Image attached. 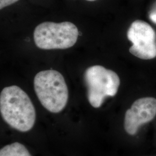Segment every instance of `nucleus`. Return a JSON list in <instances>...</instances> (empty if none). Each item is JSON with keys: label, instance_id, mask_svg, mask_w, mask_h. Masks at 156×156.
Masks as SVG:
<instances>
[{"label": "nucleus", "instance_id": "f257e3e1", "mask_svg": "<svg viewBox=\"0 0 156 156\" xmlns=\"http://www.w3.org/2000/svg\"><path fill=\"white\" fill-rule=\"evenodd\" d=\"M0 112L6 123L20 132L31 130L35 123L33 104L27 93L17 86L6 87L1 91Z\"/></svg>", "mask_w": 156, "mask_h": 156}, {"label": "nucleus", "instance_id": "f03ea898", "mask_svg": "<svg viewBox=\"0 0 156 156\" xmlns=\"http://www.w3.org/2000/svg\"><path fill=\"white\" fill-rule=\"evenodd\" d=\"M34 86L41 104L48 111L57 113L67 105L68 90L65 79L58 71L39 72L34 78Z\"/></svg>", "mask_w": 156, "mask_h": 156}, {"label": "nucleus", "instance_id": "7ed1b4c3", "mask_svg": "<svg viewBox=\"0 0 156 156\" xmlns=\"http://www.w3.org/2000/svg\"><path fill=\"white\" fill-rule=\"evenodd\" d=\"M78 35V28L73 23L46 22L35 28L34 39L41 49H66L76 44Z\"/></svg>", "mask_w": 156, "mask_h": 156}, {"label": "nucleus", "instance_id": "20e7f679", "mask_svg": "<svg viewBox=\"0 0 156 156\" xmlns=\"http://www.w3.org/2000/svg\"><path fill=\"white\" fill-rule=\"evenodd\" d=\"M84 79L90 104L95 108L102 105L108 97L117 94L120 80L117 73L101 66H93L86 70Z\"/></svg>", "mask_w": 156, "mask_h": 156}, {"label": "nucleus", "instance_id": "39448f33", "mask_svg": "<svg viewBox=\"0 0 156 156\" xmlns=\"http://www.w3.org/2000/svg\"><path fill=\"white\" fill-rule=\"evenodd\" d=\"M127 37L133 45L129 51L142 60H151L156 57V33L148 23L135 20L127 31Z\"/></svg>", "mask_w": 156, "mask_h": 156}, {"label": "nucleus", "instance_id": "423d86ee", "mask_svg": "<svg viewBox=\"0 0 156 156\" xmlns=\"http://www.w3.org/2000/svg\"><path fill=\"white\" fill-rule=\"evenodd\" d=\"M156 115V98L144 97L135 101L125 114L124 127L126 133L135 135L140 126L150 122Z\"/></svg>", "mask_w": 156, "mask_h": 156}, {"label": "nucleus", "instance_id": "0eeeda50", "mask_svg": "<svg viewBox=\"0 0 156 156\" xmlns=\"http://www.w3.org/2000/svg\"><path fill=\"white\" fill-rule=\"evenodd\" d=\"M0 156H32L24 145L14 142L6 145L0 151Z\"/></svg>", "mask_w": 156, "mask_h": 156}, {"label": "nucleus", "instance_id": "6e6552de", "mask_svg": "<svg viewBox=\"0 0 156 156\" xmlns=\"http://www.w3.org/2000/svg\"><path fill=\"white\" fill-rule=\"evenodd\" d=\"M18 1L19 0H0V9H2L6 6L11 5Z\"/></svg>", "mask_w": 156, "mask_h": 156}, {"label": "nucleus", "instance_id": "1a4fd4ad", "mask_svg": "<svg viewBox=\"0 0 156 156\" xmlns=\"http://www.w3.org/2000/svg\"><path fill=\"white\" fill-rule=\"evenodd\" d=\"M149 17L153 22L156 24V4L150 12Z\"/></svg>", "mask_w": 156, "mask_h": 156}, {"label": "nucleus", "instance_id": "9d476101", "mask_svg": "<svg viewBox=\"0 0 156 156\" xmlns=\"http://www.w3.org/2000/svg\"><path fill=\"white\" fill-rule=\"evenodd\" d=\"M86 1H96V0H86Z\"/></svg>", "mask_w": 156, "mask_h": 156}]
</instances>
